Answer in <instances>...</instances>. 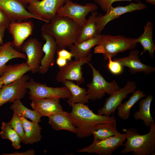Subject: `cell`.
<instances>
[{"mask_svg": "<svg viewBox=\"0 0 155 155\" xmlns=\"http://www.w3.org/2000/svg\"><path fill=\"white\" fill-rule=\"evenodd\" d=\"M82 26L72 19L56 15L42 26V32L47 33L54 38L57 51L69 47L76 43Z\"/></svg>", "mask_w": 155, "mask_h": 155, "instance_id": "obj_1", "label": "cell"}, {"mask_svg": "<svg viewBox=\"0 0 155 155\" xmlns=\"http://www.w3.org/2000/svg\"><path fill=\"white\" fill-rule=\"evenodd\" d=\"M72 111L69 113L72 123L76 129L77 137L84 138L92 134L91 130L98 123L116 121L113 115L108 116L94 113L88 105L81 103L69 105Z\"/></svg>", "mask_w": 155, "mask_h": 155, "instance_id": "obj_2", "label": "cell"}, {"mask_svg": "<svg viewBox=\"0 0 155 155\" xmlns=\"http://www.w3.org/2000/svg\"><path fill=\"white\" fill-rule=\"evenodd\" d=\"M150 127L149 132L144 135L140 134L135 128L123 129L126 142L120 153L124 154L132 152L134 155H154L155 123L151 124Z\"/></svg>", "mask_w": 155, "mask_h": 155, "instance_id": "obj_3", "label": "cell"}, {"mask_svg": "<svg viewBox=\"0 0 155 155\" xmlns=\"http://www.w3.org/2000/svg\"><path fill=\"white\" fill-rule=\"evenodd\" d=\"M137 43L136 38L121 35H103L100 42L94 48V53L102 54L104 59L108 60L109 57L112 59L118 53L135 49Z\"/></svg>", "mask_w": 155, "mask_h": 155, "instance_id": "obj_4", "label": "cell"}, {"mask_svg": "<svg viewBox=\"0 0 155 155\" xmlns=\"http://www.w3.org/2000/svg\"><path fill=\"white\" fill-rule=\"evenodd\" d=\"M88 64L92 69L93 75L92 82L87 85L88 87L87 92L90 99L95 101L101 99L104 96L105 93L110 96L120 89L115 81L107 82L91 63L89 62Z\"/></svg>", "mask_w": 155, "mask_h": 155, "instance_id": "obj_5", "label": "cell"}, {"mask_svg": "<svg viewBox=\"0 0 155 155\" xmlns=\"http://www.w3.org/2000/svg\"><path fill=\"white\" fill-rule=\"evenodd\" d=\"M26 87L29 91L28 92L31 100L36 99L55 98H68L71 96V93L65 86L53 87L48 86L46 84L35 81L30 78L26 84Z\"/></svg>", "mask_w": 155, "mask_h": 155, "instance_id": "obj_6", "label": "cell"}, {"mask_svg": "<svg viewBox=\"0 0 155 155\" xmlns=\"http://www.w3.org/2000/svg\"><path fill=\"white\" fill-rule=\"evenodd\" d=\"M98 9V6L94 3H88L84 5L71 0H66L63 5L57 10L56 14L69 18L82 27L86 21L87 15L96 11Z\"/></svg>", "mask_w": 155, "mask_h": 155, "instance_id": "obj_7", "label": "cell"}, {"mask_svg": "<svg viewBox=\"0 0 155 155\" xmlns=\"http://www.w3.org/2000/svg\"><path fill=\"white\" fill-rule=\"evenodd\" d=\"M92 54L90 53L88 56L78 60L68 61L64 67L59 68L56 76L57 81L62 82L65 80L75 81L77 84L80 85L84 81L83 76L82 66L88 64L91 61Z\"/></svg>", "mask_w": 155, "mask_h": 155, "instance_id": "obj_8", "label": "cell"}, {"mask_svg": "<svg viewBox=\"0 0 155 155\" xmlns=\"http://www.w3.org/2000/svg\"><path fill=\"white\" fill-rule=\"evenodd\" d=\"M126 140L125 133H121L106 139L94 141L90 146L79 149L78 152L94 153L99 155H111L118 147L123 146Z\"/></svg>", "mask_w": 155, "mask_h": 155, "instance_id": "obj_9", "label": "cell"}, {"mask_svg": "<svg viewBox=\"0 0 155 155\" xmlns=\"http://www.w3.org/2000/svg\"><path fill=\"white\" fill-rule=\"evenodd\" d=\"M30 79L29 75L24 74L11 83L2 86L0 89V107L7 102L23 98L27 91L26 84Z\"/></svg>", "mask_w": 155, "mask_h": 155, "instance_id": "obj_10", "label": "cell"}, {"mask_svg": "<svg viewBox=\"0 0 155 155\" xmlns=\"http://www.w3.org/2000/svg\"><path fill=\"white\" fill-rule=\"evenodd\" d=\"M146 8V4L139 0L137 1L136 3L131 2L125 6H118L115 7L111 6L105 14L103 15L102 14H99L98 15L97 24L98 34H101L106 25L110 21L125 13L135 11L141 10Z\"/></svg>", "mask_w": 155, "mask_h": 155, "instance_id": "obj_11", "label": "cell"}, {"mask_svg": "<svg viewBox=\"0 0 155 155\" xmlns=\"http://www.w3.org/2000/svg\"><path fill=\"white\" fill-rule=\"evenodd\" d=\"M136 83L131 81H128L125 86L107 98L103 107L97 110V114L101 115L110 116L114 114L117 107L127 95L133 93L136 90Z\"/></svg>", "mask_w": 155, "mask_h": 155, "instance_id": "obj_12", "label": "cell"}, {"mask_svg": "<svg viewBox=\"0 0 155 155\" xmlns=\"http://www.w3.org/2000/svg\"><path fill=\"white\" fill-rule=\"evenodd\" d=\"M42 43L36 38H30L24 42L21 50L26 54V63L33 73L39 72L41 61L43 56Z\"/></svg>", "mask_w": 155, "mask_h": 155, "instance_id": "obj_13", "label": "cell"}, {"mask_svg": "<svg viewBox=\"0 0 155 155\" xmlns=\"http://www.w3.org/2000/svg\"><path fill=\"white\" fill-rule=\"evenodd\" d=\"M66 0H42L28 4V10L32 14L43 20L45 23L49 22L56 14L58 9Z\"/></svg>", "mask_w": 155, "mask_h": 155, "instance_id": "obj_14", "label": "cell"}, {"mask_svg": "<svg viewBox=\"0 0 155 155\" xmlns=\"http://www.w3.org/2000/svg\"><path fill=\"white\" fill-rule=\"evenodd\" d=\"M0 9L7 15L11 22H22L33 18L44 22L43 20L30 13L26 6L18 0H0Z\"/></svg>", "mask_w": 155, "mask_h": 155, "instance_id": "obj_15", "label": "cell"}, {"mask_svg": "<svg viewBox=\"0 0 155 155\" xmlns=\"http://www.w3.org/2000/svg\"><path fill=\"white\" fill-rule=\"evenodd\" d=\"M41 34L45 42L42 47L44 54L41 61L39 73L44 74L54 64L55 55L57 49L56 41L52 36L43 32H42Z\"/></svg>", "mask_w": 155, "mask_h": 155, "instance_id": "obj_16", "label": "cell"}, {"mask_svg": "<svg viewBox=\"0 0 155 155\" xmlns=\"http://www.w3.org/2000/svg\"><path fill=\"white\" fill-rule=\"evenodd\" d=\"M139 53L138 50L132 49L127 56L115 58L113 60L118 62L123 67H128L130 72L132 74L143 72L145 75H147L154 72L155 68L142 63L139 58Z\"/></svg>", "mask_w": 155, "mask_h": 155, "instance_id": "obj_17", "label": "cell"}, {"mask_svg": "<svg viewBox=\"0 0 155 155\" xmlns=\"http://www.w3.org/2000/svg\"><path fill=\"white\" fill-rule=\"evenodd\" d=\"M8 28L12 36V46L19 48L22 46L25 40L32 34L33 26L30 21H10Z\"/></svg>", "mask_w": 155, "mask_h": 155, "instance_id": "obj_18", "label": "cell"}, {"mask_svg": "<svg viewBox=\"0 0 155 155\" xmlns=\"http://www.w3.org/2000/svg\"><path fill=\"white\" fill-rule=\"evenodd\" d=\"M60 99L51 98L32 100V108L40 113L42 116L49 117L63 111L60 103Z\"/></svg>", "mask_w": 155, "mask_h": 155, "instance_id": "obj_19", "label": "cell"}, {"mask_svg": "<svg viewBox=\"0 0 155 155\" xmlns=\"http://www.w3.org/2000/svg\"><path fill=\"white\" fill-rule=\"evenodd\" d=\"M102 35L100 34L82 42L72 45L69 49L73 54L75 60H78L91 53V49L100 43Z\"/></svg>", "mask_w": 155, "mask_h": 155, "instance_id": "obj_20", "label": "cell"}, {"mask_svg": "<svg viewBox=\"0 0 155 155\" xmlns=\"http://www.w3.org/2000/svg\"><path fill=\"white\" fill-rule=\"evenodd\" d=\"M29 71L30 69L26 63L6 65L0 77L3 84L2 86L17 80Z\"/></svg>", "mask_w": 155, "mask_h": 155, "instance_id": "obj_21", "label": "cell"}, {"mask_svg": "<svg viewBox=\"0 0 155 155\" xmlns=\"http://www.w3.org/2000/svg\"><path fill=\"white\" fill-rule=\"evenodd\" d=\"M22 124L24 136L22 143L25 144H33L40 142L41 139L42 128L38 124L28 121L26 118L20 117Z\"/></svg>", "mask_w": 155, "mask_h": 155, "instance_id": "obj_22", "label": "cell"}, {"mask_svg": "<svg viewBox=\"0 0 155 155\" xmlns=\"http://www.w3.org/2000/svg\"><path fill=\"white\" fill-rule=\"evenodd\" d=\"M116 121L100 123L94 125L91 130L94 141L102 140L121 134L117 129Z\"/></svg>", "mask_w": 155, "mask_h": 155, "instance_id": "obj_23", "label": "cell"}, {"mask_svg": "<svg viewBox=\"0 0 155 155\" xmlns=\"http://www.w3.org/2000/svg\"><path fill=\"white\" fill-rule=\"evenodd\" d=\"M48 117L49 123L53 129L64 130L75 133L76 128L72 123L69 113L63 111Z\"/></svg>", "mask_w": 155, "mask_h": 155, "instance_id": "obj_24", "label": "cell"}, {"mask_svg": "<svg viewBox=\"0 0 155 155\" xmlns=\"http://www.w3.org/2000/svg\"><path fill=\"white\" fill-rule=\"evenodd\" d=\"M153 27L152 22H148L144 26V32L136 38V42L140 44L143 49L139 56L147 51L151 58L154 57L155 44L153 39Z\"/></svg>", "mask_w": 155, "mask_h": 155, "instance_id": "obj_25", "label": "cell"}, {"mask_svg": "<svg viewBox=\"0 0 155 155\" xmlns=\"http://www.w3.org/2000/svg\"><path fill=\"white\" fill-rule=\"evenodd\" d=\"M62 83L69 89L71 94V96L67 100L69 105L77 103L85 104L89 102L90 98L85 88L81 87L69 80H65Z\"/></svg>", "mask_w": 155, "mask_h": 155, "instance_id": "obj_26", "label": "cell"}, {"mask_svg": "<svg viewBox=\"0 0 155 155\" xmlns=\"http://www.w3.org/2000/svg\"><path fill=\"white\" fill-rule=\"evenodd\" d=\"M91 13L90 15L82 28L76 43L82 42L100 34H98L97 31L98 12L95 11Z\"/></svg>", "mask_w": 155, "mask_h": 155, "instance_id": "obj_27", "label": "cell"}, {"mask_svg": "<svg viewBox=\"0 0 155 155\" xmlns=\"http://www.w3.org/2000/svg\"><path fill=\"white\" fill-rule=\"evenodd\" d=\"M153 99L151 94H149L144 99H141L138 103L139 111L133 115L135 120H142L147 127H150L151 124L155 123L150 112V105Z\"/></svg>", "mask_w": 155, "mask_h": 155, "instance_id": "obj_28", "label": "cell"}, {"mask_svg": "<svg viewBox=\"0 0 155 155\" xmlns=\"http://www.w3.org/2000/svg\"><path fill=\"white\" fill-rule=\"evenodd\" d=\"M18 58L26 60V57L25 54L14 49L11 42L8 41L5 43L0 52V76L2 74L6 63L11 59Z\"/></svg>", "mask_w": 155, "mask_h": 155, "instance_id": "obj_29", "label": "cell"}, {"mask_svg": "<svg viewBox=\"0 0 155 155\" xmlns=\"http://www.w3.org/2000/svg\"><path fill=\"white\" fill-rule=\"evenodd\" d=\"M146 96L142 90H136L128 100L124 103H121L117 107V109L118 117L123 120L127 119L132 107L137 102Z\"/></svg>", "mask_w": 155, "mask_h": 155, "instance_id": "obj_30", "label": "cell"}, {"mask_svg": "<svg viewBox=\"0 0 155 155\" xmlns=\"http://www.w3.org/2000/svg\"><path fill=\"white\" fill-rule=\"evenodd\" d=\"M10 106L11 109L20 117L22 116L30 119L32 121L37 124L41 121V114L36 111L30 110L26 107L20 99L13 101Z\"/></svg>", "mask_w": 155, "mask_h": 155, "instance_id": "obj_31", "label": "cell"}, {"mask_svg": "<svg viewBox=\"0 0 155 155\" xmlns=\"http://www.w3.org/2000/svg\"><path fill=\"white\" fill-rule=\"evenodd\" d=\"M1 129L0 135L1 138L9 140L15 149H19L21 147V140L17 133L11 127L9 122H2Z\"/></svg>", "mask_w": 155, "mask_h": 155, "instance_id": "obj_32", "label": "cell"}, {"mask_svg": "<svg viewBox=\"0 0 155 155\" xmlns=\"http://www.w3.org/2000/svg\"><path fill=\"white\" fill-rule=\"evenodd\" d=\"M9 123L11 127L19 135L22 142L24 138V131L20 116L16 113L13 112L12 117Z\"/></svg>", "mask_w": 155, "mask_h": 155, "instance_id": "obj_33", "label": "cell"}, {"mask_svg": "<svg viewBox=\"0 0 155 155\" xmlns=\"http://www.w3.org/2000/svg\"><path fill=\"white\" fill-rule=\"evenodd\" d=\"M112 59L108 58V62L107 65L108 69L112 74L117 75L121 73L123 71V66L118 62L112 60Z\"/></svg>", "mask_w": 155, "mask_h": 155, "instance_id": "obj_34", "label": "cell"}, {"mask_svg": "<svg viewBox=\"0 0 155 155\" xmlns=\"http://www.w3.org/2000/svg\"><path fill=\"white\" fill-rule=\"evenodd\" d=\"M94 2L100 7L103 11L106 12L109 7L112 6L113 3L122 1H137L138 0H94Z\"/></svg>", "mask_w": 155, "mask_h": 155, "instance_id": "obj_35", "label": "cell"}, {"mask_svg": "<svg viewBox=\"0 0 155 155\" xmlns=\"http://www.w3.org/2000/svg\"><path fill=\"white\" fill-rule=\"evenodd\" d=\"M10 22L9 16L0 9V26L5 28H8Z\"/></svg>", "mask_w": 155, "mask_h": 155, "instance_id": "obj_36", "label": "cell"}, {"mask_svg": "<svg viewBox=\"0 0 155 155\" xmlns=\"http://www.w3.org/2000/svg\"><path fill=\"white\" fill-rule=\"evenodd\" d=\"M58 57L62 58L68 61L71 60L73 57V54L70 51H68L65 49H62L57 51Z\"/></svg>", "mask_w": 155, "mask_h": 155, "instance_id": "obj_37", "label": "cell"}, {"mask_svg": "<svg viewBox=\"0 0 155 155\" xmlns=\"http://www.w3.org/2000/svg\"><path fill=\"white\" fill-rule=\"evenodd\" d=\"M35 152L34 149H30L23 152H14L13 153L10 154H2V155H34Z\"/></svg>", "mask_w": 155, "mask_h": 155, "instance_id": "obj_38", "label": "cell"}, {"mask_svg": "<svg viewBox=\"0 0 155 155\" xmlns=\"http://www.w3.org/2000/svg\"><path fill=\"white\" fill-rule=\"evenodd\" d=\"M68 61L64 59L58 57L56 60V63L59 68L64 66L67 64Z\"/></svg>", "mask_w": 155, "mask_h": 155, "instance_id": "obj_39", "label": "cell"}, {"mask_svg": "<svg viewBox=\"0 0 155 155\" xmlns=\"http://www.w3.org/2000/svg\"><path fill=\"white\" fill-rule=\"evenodd\" d=\"M5 28L0 26V45L3 46L4 43L3 38L4 35Z\"/></svg>", "mask_w": 155, "mask_h": 155, "instance_id": "obj_40", "label": "cell"}, {"mask_svg": "<svg viewBox=\"0 0 155 155\" xmlns=\"http://www.w3.org/2000/svg\"><path fill=\"white\" fill-rule=\"evenodd\" d=\"M18 1L25 6L27 4H31L39 1V0H18Z\"/></svg>", "mask_w": 155, "mask_h": 155, "instance_id": "obj_41", "label": "cell"}, {"mask_svg": "<svg viewBox=\"0 0 155 155\" xmlns=\"http://www.w3.org/2000/svg\"><path fill=\"white\" fill-rule=\"evenodd\" d=\"M145 1L151 4L155 5V0H145Z\"/></svg>", "mask_w": 155, "mask_h": 155, "instance_id": "obj_42", "label": "cell"}, {"mask_svg": "<svg viewBox=\"0 0 155 155\" xmlns=\"http://www.w3.org/2000/svg\"><path fill=\"white\" fill-rule=\"evenodd\" d=\"M3 85L2 80L0 77V89L1 88Z\"/></svg>", "mask_w": 155, "mask_h": 155, "instance_id": "obj_43", "label": "cell"}, {"mask_svg": "<svg viewBox=\"0 0 155 155\" xmlns=\"http://www.w3.org/2000/svg\"><path fill=\"white\" fill-rule=\"evenodd\" d=\"M3 47V46L0 45V52L1 51Z\"/></svg>", "mask_w": 155, "mask_h": 155, "instance_id": "obj_44", "label": "cell"}]
</instances>
